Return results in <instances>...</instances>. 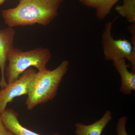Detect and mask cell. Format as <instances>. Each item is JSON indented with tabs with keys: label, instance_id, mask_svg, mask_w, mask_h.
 <instances>
[{
	"label": "cell",
	"instance_id": "obj_8",
	"mask_svg": "<svg viewBox=\"0 0 135 135\" xmlns=\"http://www.w3.org/2000/svg\"><path fill=\"white\" fill-rule=\"evenodd\" d=\"M1 116L6 129L16 135H41L22 126L18 121V114L13 109H6ZM53 135H61L55 133Z\"/></svg>",
	"mask_w": 135,
	"mask_h": 135
},
{
	"label": "cell",
	"instance_id": "obj_7",
	"mask_svg": "<svg viewBox=\"0 0 135 135\" xmlns=\"http://www.w3.org/2000/svg\"><path fill=\"white\" fill-rule=\"evenodd\" d=\"M115 70L120 75L121 84L120 91L125 95H130L135 90V73L129 71L125 59L112 61Z\"/></svg>",
	"mask_w": 135,
	"mask_h": 135
},
{
	"label": "cell",
	"instance_id": "obj_13",
	"mask_svg": "<svg viewBox=\"0 0 135 135\" xmlns=\"http://www.w3.org/2000/svg\"><path fill=\"white\" fill-rule=\"evenodd\" d=\"M6 130V128L3 123L1 114H0V135H4Z\"/></svg>",
	"mask_w": 135,
	"mask_h": 135
},
{
	"label": "cell",
	"instance_id": "obj_15",
	"mask_svg": "<svg viewBox=\"0 0 135 135\" xmlns=\"http://www.w3.org/2000/svg\"><path fill=\"white\" fill-rule=\"evenodd\" d=\"M6 0H0V5H2L3 4Z\"/></svg>",
	"mask_w": 135,
	"mask_h": 135
},
{
	"label": "cell",
	"instance_id": "obj_14",
	"mask_svg": "<svg viewBox=\"0 0 135 135\" xmlns=\"http://www.w3.org/2000/svg\"><path fill=\"white\" fill-rule=\"evenodd\" d=\"M4 135H16L14 134V133H11V132H10L8 131L6 129V131H5V134Z\"/></svg>",
	"mask_w": 135,
	"mask_h": 135
},
{
	"label": "cell",
	"instance_id": "obj_5",
	"mask_svg": "<svg viewBox=\"0 0 135 135\" xmlns=\"http://www.w3.org/2000/svg\"><path fill=\"white\" fill-rule=\"evenodd\" d=\"M36 73L34 69L29 68L18 79L8 83L3 88L0 89V114L5 112L8 103L12 102L15 98L27 94L29 84Z\"/></svg>",
	"mask_w": 135,
	"mask_h": 135
},
{
	"label": "cell",
	"instance_id": "obj_2",
	"mask_svg": "<svg viewBox=\"0 0 135 135\" xmlns=\"http://www.w3.org/2000/svg\"><path fill=\"white\" fill-rule=\"evenodd\" d=\"M70 64L64 60L53 70L46 69L38 71L29 84L26 104L29 110L55 98L63 77L67 73Z\"/></svg>",
	"mask_w": 135,
	"mask_h": 135
},
{
	"label": "cell",
	"instance_id": "obj_6",
	"mask_svg": "<svg viewBox=\"0 0 135 135\" xmlns=\"http://www.w3.org/2000/svg\"><path fill=\"white\" fill-rule=\"evenodd\" d=\"M16 31L13 27L8 26L0 29V69L1 79L0 88H3L7 84L5 77L6 63L8 56L14 49V41Z\"/></svg>",
	"mask_w": 135,
	"mask_h": 135
},
{
	"label": "cell",
	"instance_id": "obj_9",
	"mask_svg": "<svg viewBox=\"0 0 135 135\" xmlns=\"http://www.w3.org/2000/svg\"><path fill=\"white\" fill-rule=\"evenodd\" d=\"M112 119V112L107 110L100 119L92 124L86 125L76 123L75 134L76 135H101L104 129Z\"/></svg>",
	"mask_w": 135,
	"mask_h": 135
},
{
	"label": "cell",
	"instance_id": "obj_10",
	"mask_svg": "<svg viewBox=\"0 0 135 135\" xmlns=\"http://www.w3.org/2000/svg\"><path fill=\"white\" fill-rule=\"evenodd\" d=\"M120 0H79L82 5L95 10L98 19L103 20L111 12L114 6Z\"/></svg>",
	"mask_w": 135,
	"mask_h": 135
},
{
	"label": "cell",
	"instance_id": "obj_1",
	"mask_svg": "<svg viewBox=\"0 0 135 135\" xmlns=\"http://www.w3.org/2000/svg\"><path fill=\"white\" fill-rule=\"evenodd\" d=\"M64 0H19L15 8L3 10L4 23L13 27L38 24L46 26L59 15Z\"/></svg>",
	"mask_w": 135,
	"mask_h": 135
},
{
	"label": "cell",
	"instance_id": "obj_12",
	"mask_svg": "<svg viewBox=\"0 0 135 135\" xmlns=\"http://www.w3.org/2000/svg\"><path fill=\"white\" fill-rule=\"evenodd\" d=\"M127 120V117L126 116L121 117L119 119L116 128L117 135H129L126 129V123Z\"/></svg>",
	"mask_w": 135,
	"mask_h": 135
},
{
	"label": "cell",
	"instance_id": "obj_4",
	"mask_svg": "<svg viewBox=\"0 0 135 135\" xmlns=\"http://www.w3.org/2000/svg\"><path fill=\"white\" fill-rule=\"evenodd\" d=\"M114 20L107 22L101 36V44L104 58L107 60L125 59L130 62L132 71L135 73V46L126 39L115 40L112 35Z\"/></svg>",
	"mask_w": 135,
	"mask_h": 135
},
{
	"label": "cell",
	"instance_id": "obj_3",
	"mask_svg": "<svg viewBox=\"0 0 135 135\" xmlns=\"http://www.w3.org/2000/svg\"><path fill=\"white\" fill-rule=\"evenodd\" d=\"M49 48L38 47L27 51L14 48L9 54L8 65L5 69L7 83H11L19 79L21 74L31 66H34L38 71H43L51 58Z\"/></svg>",
	"mask_w": 135,
	"mask_h": 135
},
{
	"label": "cell",
	"instance_id": "obj_11",
	"mask_svg": "<svg viewBox=\"0 0 135 135\" xmlns=\"http://www.w3.org/2000/svg\"><path fill=\"white\" fill-rule=\"evenodd\" d=\"M115 10L131 24H135V0H123V4L117 5Z\"/></svg>",
	"mask_w": 135,
	"mask_h": 135
}]
</instances>
